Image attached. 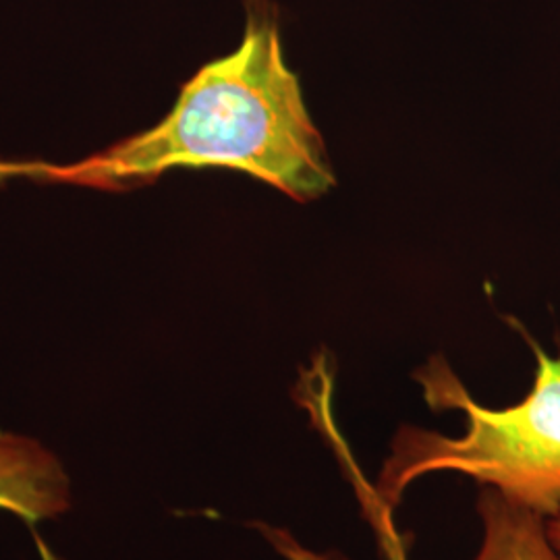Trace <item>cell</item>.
<instances>
[{
    "label": "cell",
    "instance_id": "cell-1",
    "mask_svg": "<svg viewBox=\"0 0 560 560\" xmlns=\"http://www.w3.org/2000/svg\"><path fill=\"white\" fill-rule=\"evenodd\" d=\"M179 166L235 168L298 201L337 185L266 2L249 4L240 48L203 65L159 125L78 164H50L44 179L120 187Z\"/></svg>",
    "mask_w": 560,
    "mask_h": 560
},
{
    "label": "cell",
    "instance_id": "cell-2",
    "mask_svg": "<svg viewBox=\"0 0 560 560\" xmlns=\"http://www.w3.org/2000/svg\"><path fill=\"white\" fill-rule=\"evenodd\" d=\"M520 330L536 353L538 368L532 390L517 405L483 407L442 358H432L418 370L416 381L425 402L434 411L465 413V434L448 439L402 425L374 488L381 513L388 515L402 490L421 476L459 471L544 517L559 515L560 355L550 358L521 326Z\"/></svg>",
    "mask_w": 560,
    "mask_h": 560
},
{
    "label": "cell",
    "instance_id": "cell-3",
    "mask_svg": "<svg viewBox=\"0 0 560 560\" xmlns=\"http://www.w3.org/2000/svg\"><path fill=\"white\" fill-rule=\"evenodd\" d=\"M71 509V483L59 457L40 442L0 430V511L32 529Z\"/></svg>",
    "mask_w": 560,
    "mask_h": 560
},
{
    "label": "cell",
    "instance_id": "cell-4",
    "mask_svg": "<svg viewBox=\"0 0 560 560\" xmlns=\"http://www.w3.org/2000/svg\"><path fill=\"white\" fill-rule=\"evenodd\" d=\"M483 541L476 560H560L546 532V517L483 486L478 501Z\"/></svg>",
    "mask_w": 560,
    "mask_h": 560
},
{
    "label": "cell",
    "instance_id": "cell-5",
    "mask_svg": "<svg viewBox=\"0 0 560 560\" xmlns=\"http://www.w3.org/2000/svg\"><path fill=\"white\" fill-rule=\"evenodd\" d=\"M378 527L382 532V546L386 550L388 560H405V550L400 546L399 538L395 536L388 517H382L378 521ZM264 532H266V538L275 544V548L279 550L280 555L289 560H330L328 557H320V555H314V552L301 548L300 544L282 529H264Z\"/></svg>",
    "mask_w": 560,
    "mask_h": 560
},
{
    "label": "cell",
    "instance_id": "cell-6",
    "mask_svg": "<svg viewBox=\"0 0 560 560\" xmlns=\"http://www.w3.org/2000/svg\"><path fill=\"white\" fill-rule=\"evenodd\" d=\"M50 164L46 162H7L0 161V183L13 177H42L46 175Z\"/></svg>",
    "mask_w": 560,
    "mask_h": 560
},
{
    "label": "cell",
    "instance_id": "cell-7",
    "mask_svg": "<svg viewBox=\"0 0 560 560\" xmlns=\"http://www.w3.org/2000/svg\"><path fill=\"white\" fill-rule=\"evenodd\" d=\"M546 532H548V538L552 541V546L560 552V513L546 521Z\"/></svg>",
    "mask_w": 560,
    "mask_h": 560
}]
</instances>
